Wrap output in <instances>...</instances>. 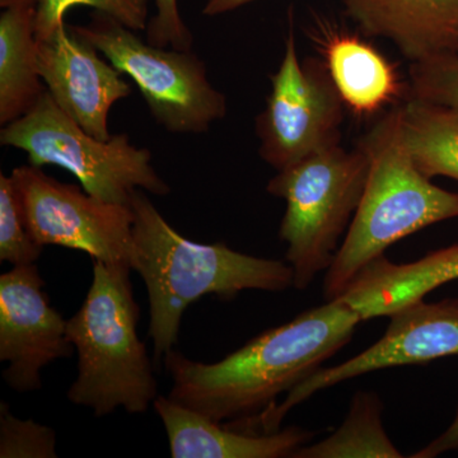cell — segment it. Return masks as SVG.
<instances>
[{"label":"cell","mask_w":458,"mask_h":458,"mask_svg":"<svg viewBox=\"0 0 458 458\" xmlns=\"http://www.w3.org/2000/svg\"><path fill=\"white\" fill-rule=\"evenodd\" d=\"M324 56L344 104L358 116L377 113L403 93L394 66L358 36L330 33L324 42Z\"/></svg>","instance_id":"obj_15"},{"label":"cell","mask_w":458,"mask_h":458,"mask_svg":"<svg viewBox=\"0 0 458 458\" xmlns=\"http://www.w3.org/2000/svg\"><path fill=\"white\" fill-rule=\"evenodd\" d=\"M358 146L369 158V176L345 240L325 276L327 301L345 293L360 271L394 243L436 223L458 218V194L434 185L410 155L401 104L387 111Z\"/></svg>","instance_id":"obj_3"},{"label":"cell","mask_w":458,"mask_h":458,"mask_svg":"<svg viewBox=\"0 0 458 458\" xmlns=\"http://www.w3.org/2000/svg\"><path fill=\"white\" fill-rule=\"evenodd\" d=\"M156 14L148 22L147 42L158 47L191 50L192 36L180 14L177 0H155Z\"/></svg>","instance_id":"obj_23"},{"label":"cell","mask_w":458,"mask_h":458,"mask_svg":"<svg viewBox=\"0 0 458 458\" xmlns=\"http://www.w3.org/2000/svg\"><path fill=\"white\" fill-rule=\"evenodd\" d=\"M270 81L267 106L256 119L259 153L267 165L280 171L321 148L340 143L345 104L325 62L300 59L292 26L284 56Z\"/></svg>","instance_id":"obj_8"},{"label":"cell","mask_w":458,"mask_h":458,"mask_svg":"<svg viewBox=\"0 0 458 458\" xmlns=\"http://www.w3.org/2000/svg\"><path fill=\"white\" fill-rule=\"evenodd\" d=\"M38 265L13 267L0 276V360L5 384L18 394L41 388V370L74 346L68 321L51 307Z\"/></svg>","instance_id":"obj_11"},{"label":"cell","mask_w":458,"mask_h":458,"mask_svg":"<svg viewBox=\"0 0 458 458\" xmlns=\"http://www.w3.org/2000/svg\"><path fill=\"white\" fill-rule=\"evenodd\" d=\"M38 64L35 7H13L0 16V123L29 113L47 92Z\"/></svg>","instance_id":"obj_16"},{"label":"cell","mask_w":458,"mask_h":458,"mask_svg":"<svg viewBox=\"0 0 458 458\" xmlns=\"http://www.w3.org/2000/svg\"><path fill=\"white\" fill-rule=\"evenodd\" d=\"M3 9L13 7H35V0H0Z\"/></svg>","instance_id":"obj_26"},{"label":"cell","mask_w":458,"mask_h":458,"mask_svg":"<svg viewBox=\"0 0 458 458\" xmlns=\"http://www.w3.org/2000/svg\"><path fill=\"white\" fill-rule=\"evenodd\" d=\"M149 0H35L36 40L49 38L64 25L66 12L74 5H87L107 14L132 31L147 29Z\"/></svg>","instance_id":"obj_19"},{"label":"cell","mask_w":458,"mask_h":458,"mask_svg":"<svg viewBox=\"0 0 458 458\" xmlns=\"http://www.w3.org/2000/svg\"><path fill=\"white\" fill-rule=\"evenodd\" d=\"M369 165L360 146L348 150L335 143L283 168L267 183V192L286 203L279 237L298 291L333 264L360 203Z\"/></svg>","instance_id":"obj_5"},{"label":"cell","mask_w":458,"mask_h":458,"mask_svg":"<svg viewBox=\"0 0 458 458\" xmlns=\"http://www.w3.org/2000/svg\"><path fill=\"white\" fill-rule=\"evenodd\" d=\"M401 122L419 170L429 179L445 176L458 182V111L405 98Z\"/></svg>","instance_id":"obj_17"},{"label":"cell","mask_w":458,"mask_h":458,"mask_svg":"<svg viewBox=\"0 0 458 458\" xmlns=\"http://www.w3.org/2000/svg\"><path fill=\"white\" fill-rule=\"evenodd\" d=\"M251 2H254V0H207L203 14L209 17L222 16V14L236 11V9Z\"/></svg>","instance_id":"obj_25"},{"label":"cell","mask_w":458,"mask_h":458,"mask_svg":"<svg viewBox=\"0 0 458 458\" xmlns=\"http://www.w3.org/2000/svg\"><path fill=\"white\" fill-rule=\"evenodd\" d=\"M384 403L372 391H358L339 429L316 445L295 451L293 458H401L386 433L382 421Z\"/></svg>","instance_id":"obj_18"},{"label":"cell","mask_w":458,"mask_h":458,"mask_svg":"<svg viewBox=\"0 0 458 458\" xmlns=\"http://www.w3.org/2000/svg\"><path fill=\"white\" fill-rule=\"evenodd\" d=\"M11 176L27 227L38 245L66 247L86 252L93 260L131 267L134 212L131 205L93 197L32 165L14 168Z\"/></svg>","instance_id":"obj_9"},{"label":"cell","mask_w":458,"mask_h":458,"mask_svg":"<svg viewBox=\"0 0 458 458\" xmlns=\"http://www.w3.org/2000/svg\"><path fill=\"white\" fill-rule=\"evenodd\" d=\"M0 457L56 458V433L50 427L22 420L0 403Z\"/></svg>","instance_id":"obj_22"},{"label":"cell","mask_w":458,"mask_h":458,"mask_svg":"<svg viewBox=\"0 0 458 458\" xmlns=\"http://www.w3.org/2000/svg\"><path fill=\"white\" fill-rule=\"evenodd\" d=\"M361 32L394 42L411 63L458 53V0H342Z\"/></svg>","instance_id":"obj_13"},{"label":"cell","mask_w":458,"mask_h":458,"mask_svg":"<svg viewBox=\"0 0 458 458\" xmlns=\"http://www.w3.org/2000/svg\"><path fill=\"white\" fill-rule=\"evenodd\" d=\"M69 30L137 83L156 122L168 131L200 134L227 114L225 96L214 89L204 63L191 51L146 44L101 12L89 25Z\"/></svg>","instance_id":"obj_7"},{"label":"cell","mask_w":458,"mask_h":458,"mask_svg":"<svg viewBox=\"0 0 458 458\" xmlns=\"http://www.w3.org/2000/svg\"><path fill=\"white\" fill-rule=\"evenodd\" d=\"M42 249L27 227L13 177L0 174V261L12 267L36 264Z\"/></svg>","instance_id":"obj_20"},{"label":"cell","mask_w":458,"mask_h":458,"mask_svg":"<svg viewBox=\"0 0 458 458\" xmlns=\"http://www.w3.org/2000/svg\"><path fill=\"white\" fill-rule=\"evenodd\" d=\"M38 64L42 82L57 106L89 134L110 140L111 107L131 95L122 73L65 23L49 38L38 40Z\"/></svg>","instance_id":"obj_12"},{"label":"cell","mask_w":458,"mask_h":458,"mask_svg":"<svg viewBox=\"0 0 458 458\" xmlns=\"http://www.w3.org/2000/svg\"><path fill=\"white\" fill-rule=\"evenodd\" d=\"M361 321L339 297L265 331L216 363L191 360L172 349L165 357L174 382L168 397L218 423L249 420L319 369Z\"/></svg>","instance_id":"obj_1"},{"label":"cell","mask_w":458,"mask_h":458,"mask_svg":"<svg viewBox=\"0 0 458 458\" xmlns=\"http://www.w3.org/2000/svg\"><path fill=\"white\" fill-rule=\"evenodd\" d=\"M454 451H458V409L451 426L426 447L421 448L417 454H411V457L434 458Z\"/></svg>","instance_id":"obj_24"},{"label":"cell","mask_w":458,"mask_h":458,"mask_svg":"<svg viewBox=\"0 0 458 458\" xmlns=\"http://www.w3.org/2000/svg\"><path fill=\"white\" fill-rule=\"evenodd\" d=\"M153 408L167 432L174 458L292 457L315 437V433L298 427L273 433L240 432L170 397H157Z\"/></svg>","instance_id":"obj_14"},{"label":"cell","mask_w":458,"mask_h":458,"mask_svg":"<svg viewBox=\"0 0 458 458\" xmlns=\"http://www.w3.org/2000/svg\"><path fill=\"white\" fill-rule=\"evenodd\" d=\"M406 98L458 111V53L411 63Z\"/></svg>","instance_id":"obj_21"},{"label":"cell","mask_w":458,"mask_h":458,"mask_svg":"<svg viewBox=\"0 0 458 458\" xmlns=\"http://www.w3.org/2000/svg\"><path fill=\"white\" fill-rule=\"evenodd\" d=\"M385 335L370 348L330 369H319L286 394L282 405L254 419L259 433L280 429L283 419L312 394L358 376L393 367L423 364L458 355V300L418 301L390 316Z\"/></svg>","instance_id":"obj_10"},{"label":"cell","mask_w":458,"mask_h":458,"mask_svg":"<svg viewBox=\"0 0 458 458\" xmlns=\"http://www.w3.org/2000/svg\"><path fill=\"white\" fill-rule=\"evenodd\" d=\"M131 207V269L146 284L156 363H161L177 343L186 309L204 295L232 301L243 291L284 292L293 286V269L286 261L255 258L225 243L205 245L183 237L144 190H135Z\"/></svg>","instance_id":"obj_2"},{"label":"cell","mask_w":458,"mask_h":458,"mask_svg":"<svg viewBox=\"0 0 458 458\" xmlns=\"http://www.w3.org/2000/svg\"><path fill=\"white\" fill-rule=\"evenodd\" d=\"M131 273V267L93 260L89 293L68 319L78 373L66 396L98 418L120 408L143 414L158 397L152 361L138 336L140 309Z\"/></svg>","instance_id":"obj_4"},{"label":"cell","mask_w":458,"mask_h":458,"mask_svg":"<svg viewBox=\"0 0 458 458\" xmlns=\"http://www.w3.org/2000/svg\"><path fill=\"white\" fill-rule=\"evenodd\" d=\"M3 146L29 155L30 165H53L73 174L84 191L102 200L131 205L135 190L157 197L170 186L152 165V153L131 143L128 134L101 140L81 128L47 92L26 114L3 126Z\"/></svg>","instance_id":"obj_6"}]
</instances>
